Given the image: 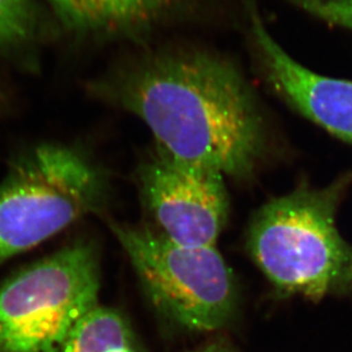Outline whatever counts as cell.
<instances>
[{
  "label": "cell",
  "instance_id": "obj_1",
  "mask_svg": "<svg viewBox=\"0 0 352 352\" xmlns=\"http://www.w3.org/2000/svg\"><path fill=\"white\" fill-rule=\"evenodd\" d=\"M93 89L138 116L158 149L177 160L248 179L263 157L267 131L256 96L220 55L153 52L113 69Z\"/></svg>",
  "mask_w": 352,
  "mask_h": 352
},
{
  "label": "cell",
  "instance_id": "obj_2",
  "mask_svg": "<svg viewBox=\"0 0 352 352\" xmlns=\"http://www.w3.org/2000/svg\"><path fill=\"white\" fill-rule=\"evenodd\" d=\"M352 174L329 186H302L264 205L252 220L248 250L271 284L311 301L352 294V245L336 215Z\"/></svg>",
  "mask_w": 352,
  "mask_h": 352
},
{
  "label": "cell",
  "instance_id": "obj_3",
  "mask_svg": "<svg viewBox=\"0 0 352 352\" xmlns=\"http://www.w3.org/2000/svg\"><path fill=\"white\" fill-rule=\"evenodd\" d=\"M98 291V258L85 243L31 264L0 286V352H61Z\"/></svg>",
  "mask_w": 352,
  "mask_h": 352
},
{
  "label": "cell",
  "instance_id": "obj_4",
  "mask_svg": "<svg viewBox=\"0 0 352 352\" xmlns=\"http://www.w3.org/2000/svg\"><path fill=\"white\" fill-rule=\"evenodd\" d=\"M102 196L101 176L74 150L45 144L27 153L0 184V262L93 212Z\"/></svg>",
  "mask_w": 352,
  "mask_h": 352
},
{
  "label": "cell",
  "instance_id": "obj_5",
  "mask_svg": "<svg viewBox=\"0 0 352 352\" xmlns=\"http://www.w3.org/2000/svg\"><path fill=\"white\" fill-rule=\"evenodd\" d=\"M150 301L186 329L227 325L238 305L236 278L215 246L176 244L146 228L112 224Z\"/></svg>",
  "mask_w": 352,
  "mask_h": 352
},
{
  "label": "cell",
  "instance_id": "obj_6",
  "mask_svg": "<svg viewBox=\"0 0 352 352\" xmlns=\"http://www.w3.org/2000/svg\"><path fill=\"white\" fill-rule=\"evenodd\" d=\"M141 188L160 234L176 244L210 248L227 223L226 176L158 149L142 167Z\"/></svg>",
  "mask_w": 352,
  "mask_h": 352
},
{
  "label": "cell",
  "instance_id": "obj_7",
  "mask_svg": "<svg viewBox=\"0 0 352 352\" xmlns=\"http://www.w3.org/2000/svg\"><path fill=\"white\" fill-rule=\"evenodd\" d=\"M267 84L305 118L352 144V82L319 75L300 65L264 27L255 0H243Z\"/></svg>",
  "mask_w": 352,
  "mask_h": 352
},
{
  "label": "cell",
  "instance_id": "obj_8",
  "mask_svg": "<svg viewBox=\"0 0 352 352\" xmlns=\"http://www.w3.org/2000/svg\"><path fill=\"white\" fill-rule=\"evenodd\" d=\"M67 27L85 34H139L162 20L173 0H52Z\"/></svg>",
  "mask_w": 352,
  "mask_h": 352
},
{
  "label": "cell",
  "instance_id": "obj_9",
  "mask_svg": "<svg viewBox=\"0 0 352 352\" xmlns=\"http://www.w3.org/2000/svg\"><path fill=\"white\" fill-rule=\"evenodd\" d=\"M61 352H139L129 324L113 309L96 305L72 329Z\"/></svg>",
  "mask_w": 352,
  "mask_h": 352
},
{
  "label": "cell",
  "instance_id": "obj_10",
  "mask_svg": "<svg viewBox=\"0 0 352 352\" xmlns=\"http://www.w3.org/2000/svg\"><path fill=\"white\" fill-rule=\"evenodd\" d=\"M34 28L36 14L30 0H0V50L27 41Z\"/></svg>",
  "mask_w": 352,
  "mask_h": 352
},
{
  "label": "cell",
  "instance_id": "obj_11",
  "mask_svg": "<svg viewBox=\"0 0 352 352\" xmlns=\"http://www.w3.org/2000/svg\"><path fill=\"white\" fill-rule=\"evenodd\" d=\"M326 23L352 30V0H286Z\"/></svg>",
  "mask_w": 352,
  "mask_h": 352
},
{
  "label": "cell",
  "instance_id": "obj_12",
  "mask_svg": "<svg viewBox=\"0 0 352 352\" xmlns=\"http://www.w3.org/2000/svg\"><path fill=\"white\" fill-rule=\"evenodd\" d=\"M193 352H231L230 348L223 342L210 343L203 349Z\"/></svg>",
  "mask_w": 352,
  "mask_h": 352
},
{
  "label": "cell",
  "instance_id": "obj_13",
  "mask_svg": "<svg viewBox=\"0 0 352 352\" xmlns=\"http://www.w3.org/2000/svg\"><path fill=\"white\" fill-rule=\"evenodd\" d=\"M50 1H52V0H50Z\"/></svg>",
  "mask_w": 352,
  "mask_h": 352
}]
</instances>
